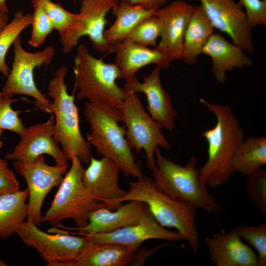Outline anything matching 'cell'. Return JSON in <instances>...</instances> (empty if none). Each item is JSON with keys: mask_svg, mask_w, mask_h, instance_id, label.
Listing matches in <instances>:
<instances>
[{"mask_svg": "<svg viewBox=\"0 0 266 266\" xmlns=\"http://www.w3.org/2000/svg\"><path fill=\"white\" fill-rule=\"evenodd\" d=\"M200 101L216 118L214 127L201 135L207 143L208 157L200 169V173L208 186L216 187L226 182L233 174V159L244 134L230 106L209 102L202 98Z\"/></svg>", "mask_w": 266, "mask_h": 266, "instance_id": "cell-1", "label": "cell"}, {"mask_svg": "<svg viewBox=\"0 0 266 266\" xmlns=\"http://www.w3.org/2000/svg\"><path fill=\"white\" fill-rule=\"evenodd\" d=\"M126 195L115 203L135 200L145 203L156 221L163 227L173 228L187 241L193 253L200 248L196 208L176 200L161 189L154 180L141 175L131 181Z\"/></svg>", "mask_w": 266, "mask_h": 266, "instance_id": "cell-2", "label": "cell"}, {"mask_svg": "<svg viewBox=\"0 0 266 266\" xmlns=\"http://www.w3.org/2000/svg\"><path fill=\"white\" fill-rule=\"evenodd\" d=\"M84 114L90 126L86 140L101 157L112 160L126 176L137 178L142 175L140 164L135 161L121 127L119 112L90 103L84 104Z\"/></svg>", "mask_w": 266, "mask_h": 266, "instance_id": "cell-3", "label": "cell"}, {"mask_svg": "<svg viewBox=\"0 0 266 266\" xmlns=\"http://www.w3.org/2000/svg\"><path fill=\"white\" fill-rule=\"evenodd\" d=\"M156 168L153 172L156 185L167 194L195 208L216 214L223 207L210 194L207 185L196 167V158L191 156L184 166L166 158L159 148L155 152Z\"/></svg>", "mask_w": 266, "mask_h": 266, "instance_id": "cell-4", "label": "cell"}, {"mask_svg": "<svg viewBox=\"0 0 266 266\" xmlns=\"http://www.w3.org/2000/svg\"><path fill=\"white\" fill-rule=\"evenodd\" d=\"M73 63L77 100L86 99L90 103L118 110L127 91L116 83L120 71L115 63H106L102 58H95L84 44H80Z\"/></svg>", "mask_w": 266, "mask_h": 266, "instance_id": "cell-5", "label": "cell"}, {"mask_svg": "<svg viewBox=\"0 0 266 266\" xmlns=\"http://www.w3.org/2000/svg\"><path fill=\"white\" fill-rule=\"evenodd\" d=\"M67 68L59 67L48 86L47 95L52 98L50 108L55 118L53 137L68 161L77 157L88 165L92 157L90 145L82 135L75 97L67 92L65 83Z\"/></svg>", "mask_w": 266, "mask_h": 266, "instance_id": "cell-6", "label": "cell"}, {"mask_svg": "<svg viewBox=\"0 0 266 266\" xmlns=\"http://www.w3.org/2000/svg\"><path fill=\"white\" fill-rule=\"evenodd\" d=\"M71 162L50 207L42 216L41 223L56 226L70 219L76 227H82L88 224L92 210L100 207L112 210L109 205L95 200L85 188L82 181L84 168L79 159L74 157Z\"/></svg>", "mask_w": 266, "mask_h": 266, "instance_id": "cell-7", "label": "cell"}, {"mask_svg": "<svg viewBox=\"0 0 266 266\" xmlns=\"http://www.w3.org/2000/svg\"><path fill=\"white\" fill-rule=\"evenodd\" d=\"M126 91V96L118 109L126 138L132 149L137 153L144 151L147 166L153 171L156 168V150L161 147L168 150L170 144L163 133V126L144 110L138 93Z\"/></svg>", "mask_w": 266, "mask_h": 266, "instance_id": "cell-8", "label": "cell"}, {"mask_svg": "<svg viewBox=\"0 0 266 266\" xmlns=\"http://www.w3.org/2000/svg\"><path fill=\"white\" fill-rule=\"evenodd\" d=\"M27 219L16 233L26 245L34 248L48 266H73L86 245V236H75L56 227L41 231Z\"/></svg>", "mask_w": 266, "mask_h": 266, "instance_id": "cell-9", "label": "cell"}, {"mask_svg": "<svg viewBox=\"0 0 266 266\" xmlns=\"http://www.w3.org/2000/svg\"><path fill=\"white\" fill-rule=\"evenodd\" d=\"M14 59L11 68L1 91L12 97L15 94L25 95L35 99L36 106L44 112L52 114L51 102L37 88L34 80L33 71L35 67L43 65L48 66L55 54L54 46H48L42 50L35 53L26 51L19 35L13 44Z\"/></svg>", "mask_w": 266, "mask_h": 266, "instance_id": "cell-10", "label": "cell"}, {"mask_svg": "<svg viewBox=\"0 0 266 266\" xmlns=\"http://www.w3.org/2000/svg\"><path fill=\"white\" fill-rule=\"evenodd\" d=\"M119 0H81L78 17L70 29L62 37L60 42L65 53L77 45L79 39L87 35L93 48L99 52L110 51L111 45L104 36L107 23L106 15Z\"/></svg>", "mask_w": 266, "mask_h": 266, "instance_id": "cell-11", "label": "cell"}, {"mask_svg": "<svg viewBox=\"0 0 266 266\" xmlns=\"http://www.w3.org/2000/svg\"><path fill=\"white\" fill-rule=\"evenodd\" d=\"M13 166L16 172L25 178L27 184L29 193L27 219L39 227L44 200L53 188L59 185L67 172L68 166L49 165L45 162L43 155L29 164L14 161Z\"/></svg>", "mask_w": 266, "mask_h": 266, "instance_id": "cell-12", "label": "cell"}, {"mask_svg": "<svg viewBox=\"0 0 266 266\" xmlns=\"http://www.w3.org/2000/svg\"><path fill=\"white\" fill-rule=\"evenodd\" d=\"M214 29L227 34L233 42L247 53L255 50L252 28L245 13L236 0H199Z\"/></svg>", "mask_w": 266, "mask_h": 266, "instance_id": "cell-13", "label": "cell"}, {"mask_svg": "<svg viewBox=\"0 0 266 266\" xmlns=\"http://www.w3.org/2000/svg\"><path fill=\"white\" fill-rule=\"evenodd\" d=\"M54 122L52 113L47 121L26 128L14 150L5 155V158L29 164L38 156L47 154L54 159L56 165L68 166V160L53 137Z\"/></svg>", "mask_w": 266, "mask_h": 266, "instance_id": "cell-14", "label": "cell"}, {"mask_svg": "<svg viewBox=\"0 0 266 266\" xmlns=\"http://www.w3.org/2000/svg\"><path fill=\"white\" fill-rule=\"evenodd\" d=\"M120 204L115 209L100 207L89 215L88 224L82 227H70L59 224L55 227L80 235L107 233L139 222L150 211L147 205L138 200H131Z\"/></svg>", "mask_w": 266, "mask_h": 266, "instance_id": "cell-15", "label": "cell"}, {"mask_svg": "<svg viewBox=\"0 0 266 266\" xmlns=\"http://www.w3.org/2000/svg\"><path fill=\"white\" fill-rule=\"evenodd\" d=\"M194 6L176 0L156 10L161 25L160 40L156 46L171 62L182 59L184 37Z\"/></svg>", "mask_w": 266, "mask_h": 266, "instance_id": "cell-16", "label": "cell"}, {"mask_svg": "<svg viewBox=\"0 0 266 266\" xmlns=\"http://www.w3.org/2000/svg\"><path fill=\"white\" fill-rule=\"evenodd\" d=\"M120 169L108 158L97 159L92 156L88 166L82 174L83 184L97 200L109 205L115 210L120 205L115 202L127 192L119 186Z\"/></svg>", "mask_w": 266, "mask_h": 266, "instance_id": "cell-17", "label": "cell"}, {"mask_svg": "<svg viewBox=\"0 0 266 266\" xmlns=\"http://www.w3.org/2000/svg\"><path fill=\"white\" fill-rule=\"evenodd\" d=\"M161 68L157 66L140 82L135 76L127 80L126 90L142 93L146 98V108L150 116L163 128L171 131L175 126L177 112L173 106L169 94L163 87L160 80Z\"/></svg>", "mask_w": 266, "mask_h": 266, "instance_id": "cell-18", "label": "cell"}, {"mask_svg": "<svg viewBox=\"0 0 266 266\" xmlns=\"http://www.w3.org/2000/svg\"><path fill=\"white\" fill-rule=\"evenodd\" d=\"M91 240L100 243H114L126 245L141 246L143 242L150 239L170 241L184 240L178 232L162 226L149 211L138 223L107 233L84 234Z\"/></svg>", "mask_w": 266, "mask_h": 266, "instance_id": "cell-19", "label": "cell"}, {"mask_svg": "<svg viewBox=\"0 0 266 266\" xmlns=\"http://www.w3.org/2000/svg\"><path fill=\"white\" fill-rule=\"evenodd\" d=\"M210 261L217 266H259L255 251L234 229L214 233L204 238Z\"/></svg>", "mask_w": 266, "mask_h": 266, "instance_id": "cell-20", "label": "cell"}, {"mask_svg": "<svg viewBox=\"0 0 266 266\" xmlns=\"http://www.w3.org/2000/svg\"><path fill=\"white\" fill-rule=\"evenodd\" d=\"M110 52L116 54L115 64L120 71V78L127 80L135 76L142 67L154 64L168 68L171 62L156 46L149 48L128 39L112 43Z\"/></svg>", "mask_w": 266, "mask_h": 266, "instance_id": "cell-21", "label": "cell"}, {"mask_svg": "<svg viewBox=\"0 0 266 266\" xmlns=\"http://www.w3.org/2000/svg\"><path fill=\"white\" fill-rule=\"evenodd\" d=\"M245 53L242 48L229 42L220 33H213L201 50V54L211 58L212 72L219 83L227 80V71L252 65L253 60Z\"/></svg>", "mask_w": 266, "mask_h": 266, "instance_id": "cell-22", "label": "cell"}, {"mask_svg": "<svg viewBox=\"0 0 266 266\" xmlns=\"http://www.w3.org/2000/svg\"><path fill=\"white\" fill-rule=\"evenodd\" d=\"M140 246L88 241L73 266H133Z\"/></svg>", "mask_w": 266, "mask_h": 266, "instance_id": "cell-23", "label": "cell"}, {"mask_svg": "<svg viewBox=\"0 0 266 266\" xmlns=\"http://www.w3.org/2000/svg\"><path fill=\"white\" fill-rule=\"evenodd\" d=\"M214 28L200 5L194 6L185 32L182 59L188 65H195L198 56Z\"/></svg>", "mask_w": 266, "mask_h": 266, "instance_id": "cell-24", "label": "cell"}, {"mask_svg": "<svg viewBox=\"0 0 266 266\" xmlns=\"http://www.w3.org/2000/svg\"><path fill=\"white\" fill-rule=\"evenodd\" d=\"M28 189L0 195V238L6 239L16 232L28 216Z\"/></svg>", "mask_w": 266, "mask_h": 266, "instance_id": "cell-25", "label": "cell"}, {"mask_svg": "<svg viewBox=\"0 0 266 266\" xmlns=\"http://www.w3.org/2000/svg\"><path fill=\"white\" fill-rule=\"evenodd\" d=\"M112 10L116 20L104 33L105 39L110 44L126 39L140 21L155 15L156 11V10L146 9L140 5H132L119 0Z\"/></svg>", "mask_w": 266, "mask_h": 266, "instance_id": "cell-26", "label": "cell"}, {"mask_svg": "<svg viewBox=\"0 0 266 266\" xmlns=\"http://www.w3.org/2000/svg\"><path fill=\"white\" fill-rule=\"evenodd\" d=\"M266 164V137L250 136L244 139L233 161L235 171L250 175Z\"/></svg>", "mask_w": 266, "mask_h": 266, "instance_id": "cell-27", "label": "cell"}, {"mask_svg": "<svg viewBox=\"0 0 266 266\" xmlns=\"http://www.w3.org/2000/svg\"><path fill=\"white\" fill-rule=\"evenodd\" d=\"M32 13L19 10L0 33V71L3 75L7 76L10 71L5 62L7 51L22 32L32 24Z\"/></svg>", "mask_w": 266, "mask_h": 266, "instance_id": "cell-28", "label": "cell"}, {"mask_svg": "<svg viewBox=\"0 0 266 266\" xmlns=\"http://www.w3.org/2000/svg\"><path fill=\"white\" fill-rule=\"evenodd\" d=\"M161 31L160 21L153 15L140 21L132 30L126 39L146 47H155Z\"/></svg>", "mask_w": 266, "mask_h": 266, "instance_id": "cell-29", "label": "cell"}, {"mask_svg": "<svg viewBox=\"0 0 266 266\" xmlns=\"http://www.w3.org/2000/svg\"><path fill=\"white\" fill-rule=\"evenodd\" d=\"M234 230L256 251L259 266H266V222L257 226L240 225Z\"/></svg>", "mask_w": 266, "mask_h": 266, "instance_id": "cell-30", "label": "cell"}, {"mask_svg": "<svg viewBox=\"0 0 266 266\" xmlns=\"http://www.w3.org/2000/svg\"><path fill=\"white\" fill-rule=\"evenodd\" d=\"M34 9L29 44L35 47L42 44L54 29L53 25L38 0H32Z\"/></svg>", "mask_w": 266, "mask_h": 266, "instance_id": "cell-31", "label": "cell"}, {"mask_svg": "<svg viewBox=\"0 0 266 266\" xmlns=\"http://www.w3.org/2000/svg\"><path fill=\"white\" fill-rule=\"evenodd\" d=\"M60 37L63 36L73 25L78 13H72L63 8L61 3L51 0H38Z\"/></svg>", "mask_w": 266, "mask_h": 266, "instance_id": "cell-32", "label": "cell"}, {"mask_svg": "<svg viewBox=\"0 0 266 266\" xmlns=\"http://www.w3.org/2000/svg\"><path fill=\"white\" fill-rule=\"evenodd\" d=\"M0 91V129L14 132L20 136L25 133L26 128L19 117L21 112L14 110L11 104L17 100Z\"/></svg>", "mask_w": 266, "mask_h": 266, "instance_id": "cell-33", "label": "cell"}, {"mask_svg": "<svg viewBox=\"0 0 266 266\" xmlns=\"http://www.w3.org/2000/svg\"><path fill=\"white\" fill-rule=\"evenodd\" d=\"M245 188L249 198L259 210L266 214V170L260 168L247 176Z\"/></svg>", "mask_w": 266, "mask_h": 266, "instance_id": "cell-34", "label": "cell"}, {"mask_svg": "<svg viewBox=\"0 0 266 266\" xmlns=\"http://www.w3.org/2000/svg\"><path fill=\"white\" fill-rule=\"evenodd\" d=\"M252 28L266 25V0H238Z\"/></svg>", "mask_w": 266, "mask_h": 266, "instance_id": "cell-35", "label": "cell"}, {"mask_svg": "<svg viewBox=\"0 0 266 266\" xmlns=\"http://www.w3.org/2000/svg\"><path fill=\"white\" fill-rule=\"evenodd\" d=\"M20 189L14 172L8 167L6 160L0 156V195Z\"/></svg>", "mask_w": 266, "mask_h": 266, "instance_id": "cell-36", "label": "cell"}, {"mask_svg": "<svg viewBox=\"0 0 266 266\" xmlns=\"http://www.w3.org/2000/svg\"><path fill=\"white\" fill-rule=\"evenodd\" d=\"M132 5H140L146 9L157 10L164 6L168 0H119Z\"/></svg>", "mask_w": 266, "mask_h": 266, "instance_id": "cell-37", "label": "cell"}, {"mask_svg": "<svg viewBox=\"0 0 266 266\" xmlns=\"http://www.w3.org/2000/svg\"><path fill=\"white\" fill-rule=\"evenodd\" d=\"M8 23V16L7 13L0 11V33Z\"/></svg>", "mask_w": 266, "mask_h": 266, "instance_id": "cell-38", "label": "cell"}, {"mask_svg": "<svg viewBox=\"0 0 266 266\" xmlns=\"http://www.w3.org/2000/svg\"><path fill=\"white\" fill-rule=\"evenodd\" d=\"M7 0H0V11L5 13H8V8L6 5Z\"/></svg>", "mask_w": 266, "mask_h": 266, "instance_id": "cell-39", "label": "cell"}, {"mask_svg": "<svg viewBox=\"0 0 266 266\" xmlns=\"http://www.w3.org/2000/svg\"><path fill=\"white\" fill-rule=\"evenodd\" d=\"M3 130L0 129V149L3 146V142L0 139V137L1 135V134L2 133Z\"/></svg>", "mask_w": 266, "mask_h": 266, "instance_id": "cell-40", "label": "cell"}]
</instances>
